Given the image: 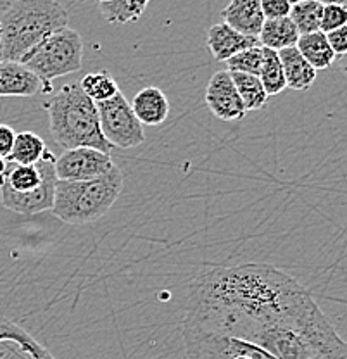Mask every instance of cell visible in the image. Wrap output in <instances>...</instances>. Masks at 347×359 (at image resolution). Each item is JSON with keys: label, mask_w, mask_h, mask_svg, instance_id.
Returning a JSON list of instances; mask_svg holds the SVG:
<instances>
[{"label": "cell", "mask_w": 347, "mask_h": 359, "mask_svg": "<svg viewBox=\"0 0 347 359\" xmlns=\"http://www.w3.org/2000/svg\"><path fill=\"white\" fill-rule=\"evenodd\" d=\"M182 330L242 340L275 359H347L346 342L311 292L270 264L197 273Z\"/></svg>", "instance_id": "obj_1"}, {"label": "cell", "mask_w": 347, "mask_h": 359, "mask_svg": "<svg viewBox=\"0 0 347 359\" xmlns=\"http://www.w3.org/2000/svg\"><path fill=\"white\" fill-rule=\"evenodd\" d=\"M68 11L57 0H9L2 4V61L21 62L47 36L68 28Z\"/></svg>", "instance_id": "obj_2"}, {"label": "cell", "mask_w": 347, "mask_h": 359, "mask_svg": "<svg viewBox=\"0 0 347 359\" xmlns=\"http://www.w3.org/2000/svg\"><path fill=\"white\" fill-rule=\"evenodd\" d=\"M47 112L52 137L64 151L90 147L109 154L113 149L100 132L95 102L85 95L78 81L59 90L47 104Z\"/></svg>", "instance_id": "obj_3"}, {"label": "cell", "mask_w": 347, "mask_h": 359, "mask_svg": "<svg viewBox=\"0 0 347 359\" xmlns=\"http://www.w3.org/2000/svg\"><path fill=\"white\" fill-rule=\"evenodd\" d=\"M125 185V177L118 166L106 175L85 182L57 180L52 212L68 224H87L99 222L111 211Z\"/></svg>", "instance_id": "obj_4"}, {"label": "cell", "mask_w": 347, "mask_h": 359, "mask_svg": "<svg viewBox=\"0 0 347 359\" xmlns=\"http://www.w3.org/2000/svg\"><path fill=\"white\" fill-rule=\"evenodd\" d=\"M55 156L46 151L35 164H16L6 161L0 177V201L6 209L20 215H36L52 209L57 177Z\"/></svg>", "instance_id": "obj_5"}, {"label": "cell", "mask_w": 347, "mask_h": 359, "mask_svg": "<svg viewBox=\"0 0 347 359\" xmlns=\"http://www.w3.org/2000/svg\"><path fill=\"white\" fill-rule=\"evenodd\" d=\"M81 62L83 40L80 33L71 28H62L26 54L21 65L28 67L42 81L43 88L48 90L52 80L80 71Z\"/></svg>", "instance_id": "obj_6"}, {"label": "cell", "mask_w": 347, "mask_h": 359, "mask_svg": "<svg viewBox=\"0 0 347 359\" xmlns=\"http://www.w3.org/2000/svg\"><path fill=\"white\" fill-rule=\"evenodd\" d=\"M95 106L99 112L100 132L111 147L114 145L119 149H133L144 144V126L133 114L132 106L121 93V90L113 99L97 102Z\"/></svg>", "instance_id": "obj_7"}, {"label": "cell", "mask_w": 347, "mask_h": 359, "mask_svg": "<svg viewBox=\"0 0 347 359\" xmlns=\"http://www.w3.org/2000/svg\"><path fill=\"white\" fill-rule=\"evenodd\" d=\"M114 166L109 154L90 147L68 149L55 157V177L62 182H85L106 175Z\"/></svg>", "instance_id": "obj_8"}, {"label": "cell", "mask_w": 347, "mask_h": 359, "mask_svg": "<svg viewBox=\"0 0 347 359\" xmlns=\"http://www.w3.org/2000/svg\"><path fill=\"white\" fill-rule=\"evenodd\" d=\"M206 104L209 111L223 121H240L247 114L226 69L216 71L209 80L206 87Z\"/></svg>", "instance_id": "obj_9"}, {"label": "cell", "mask_w": 347, "mask_h": 359, "mask_svg": "<svg viewBox=\"0 0 347 359\" xmlns=\"http://www.w3.org/2000/svg\"><path fill=\"white\" fill-rule=\"evenodd\" d=\"M43 85L21 62L0 61V97H35Z\"/></svg>", "instance_id": "obj_10"}, {"label": "cell", "mask_w": 347, "mask_h": 359, "mask_svg": "<svg viewBox=\"0 0 347 359\" xmlns=\"http://www.w3.org/2000/svg\"><path fill=\"white\" fill-rule=\"evenodd\" d=\"M257 45H259V40L254 36L242 35V33L226 26L225 22L212 25L207 29V48L211 50L212 57L219 62L229 61L238 52L257 47Z\"/></svg>", "instance_id": "obj_11"}, {"label": "cell", "mask_w": 347, "mask_h": 359, "mask_svg": "<svg viewBox=\"0 0 347 359\" xmlns=\"http://www.w3.org/2000/svg\"><path fill=\"white\" fill-rule=\"evenodd\" d=\"M223 22L242 35L257 39L264 22L261 0H231L222 11Z\"/></svg>", "instance_id": "obj_12"}, {"label": "cell", "mask_w": 347, "mask_h": 359, "mask_svg": "<svg viewBox=\"0 0 347 359\" xmlns=\"http://www.w3.org/2000/svg\"><path fill=\"white\" fill-rule=\"evenodd\" d=\"M130 106L142 126H159L170 116V100L158 87L142 88Z\"/></svg>", "instance_id": "obj_13"}, {"label": "cell", "mask_w": 347, "mask_h": 359, "mask_svg": "<svg viewBox=\"0 0 347 359\" xmlns=\"http://www.w3.org/2000/svg\"><path fill=\"white\" fill-rule=\"evenodd\" d=\"M280 65H282L283 76H285L287 88L292 90H308L316 80V71L306 62L301 52L296 47L278 50Z\"/></svg>", "instance_id": "obj_14"}, {"label": "cell", "mask_w": 347, "mask_h": 359, "mask_svg": "<svg viewBox=\"0 0 347 359\" xmlns=\"http://www.w3.org/2000/svg\"><path fill=\"white\" fill-rule=\"evenodd\" d=\"M297 39H299V32L289 16L278 18V20H264L259 35H257L261 47L275 52L296 47Z\"/></svg>", "instance_id": "obj_15"}, {"label": "cell", "mask_w": 347, "mask_h": 359, "mask_svg": "<svg viewBox=\"0 0 347 359\" xmlns=\"http://www.w3.org/2000/svg\"><path fill=\"white\" fill-rule=\"evenodd\" d=\"M296 48L301 52L309 66L318 73V71L328 69L335 61V54L327 42V36L322 32L299 35Z\"/></svg>", "instance_id": "obj_16"}, {"label": "cell", "mask_w": 347, "mask_h": 359, "mask_svg": "<svg viewBox=\"0 0 347 359\" xmlns=\"http://www.w3.org/2000/svg\"><path fill=\"white\" fill-rule=\"evenodd\" d=\"M46 151L47 144L42 137L33 132H21L16 133L13 151L6 161L16 164H35L42 159Z\"/></svg>", "instance_id": "obj_17"}, {"label": "cell", "mask_w": 347, "mask_h": 359, "mask_svg": "<svg viewBox=\"0 0 347 359\" xmlns=\"http://www.w3.org/2000/svg\"><path fill=\"white\" fill-rule=\"evenodd\" d=\"M230 76L235 88H237L242 104H244L245 111H259L266 106L268 95L264 92L263 85H261L259 78L254 76V74L244 73H230Z\"/></svg>", "instance_id": "obj_18"}, {"label": "cell", "mask_w": 347, "mask_h": 359, "mask_svg": "<svg viewBox=\"0 0 347 359\" xmlns=\"http://www.w3.org/2000/svg\"><path fill=\"white\" fill-rule=\"evenodd\" d=\"M261 55H263V62H261V69L257 78H259L261 85H263L268 97L278 95L280 92H283L287 88L278 54L275 50H270V48L261 47Z\"/></svg>", "instance_id": "obj_19"}, {"label": "cell", "mask_w": 347, "mask_h": 359, "mask_svg": "<svg viewBox=\"0 0 347 359\" xmlns=\"http://www.w3.org/2000/svg\"><path fill=\"white\" fill-rule=\"evenodd\" d=\"M151 0H111L107 4H100V13L106 21L114 25H126L135 22L142 18Z\"/></svg>", "instance_id": "obj_20"}, {"label": "cell", "mask_w": 347, "mask_h": 359, "mask_svg": "<svg viewBox=\"0 0 347 359\" xmlns=\"http://www.w3.org/2000/svg\"><path fill=\"white\" fill-rule=\"evenodd\" d=\"M323 4L318 0H302L290 7L289 18L297 28L299 35L320 32V22H322Z\"/></svg>", "instance_id": "obj_21"}, {"label": "cell", "mask_w": 347, "mask_h": 359, "mask_svg": "<svg viewBox=\"0 0 347 359\" xmlns=\"http://www.w3.org/2000/svg\"><path fill=\"white\" fill-rule=\"evenodd\" d=\"M80 83L85 95L90 97L93 102H104V100L113 99L116 93L119 92L118 83L109 71H97V73H88L81 78Z\"/></svg>", "instance_id": "obj_22"}, {"label": "cell", "mask_w": 347, "mask_h": 359, "mask_svg": "<svg viewBox=\"0 0 347 359\" xmlns=\"http://www.w3.org/2000/svg\"><path fill=\"white\" fill-rule=\"evenodd\" d=\"M0 328H2V332L7 337H11V339H14L16 342H20L32 359H55L39 340L33 339L23 327H20V325H16L14 321H11L9 318L0 316Z\"/></svg>", "instance_id": "obj_23"}, {"label": "cell", "mask_w": 347, "mask_h": 359, "mask_svg": "<svg viewBox=\"0 0 347 359\" xmlns=\"http://www.w3.org/2000/svg\"><path fill=\"white\" fill-rule=\"evenodd\" d=\"M226 62V67L230 73H244V74H254L257 76L261 69V62H263V55H261V45L257 47L247 48V50H242L238 54H235L233 57H230Z\"/></svg>", "instance_id": "obj_24"}, {"label": "cell", "mask_w": 347, "mask_h": 359, "mask_svg": "<svg viewBox=\"0 0 347 359\" xmlns=\"http://www.w3.org/2000/svg\"><path fill=\"white\" fill-rule=\"evenodd\" d=\"M347 25V9L346 6L339 4H325L322 13V22H320V32L328 33L334 29L342 28Z\"/></svg>", "instance_id": "obj_25"}, {"label": "cell", "mask_w": 347, "mask_h": 359, "mask_svg": "<svg viewBox=\"0 0 347 359\" xmlns=\"http://www.w3.org/2000/svg\"><path fill=\"white\" fill-rule=\"evenodd\" d=\"M290 4L287 0H261V11L264 20H278L287 18L290 13Z\"/></svg>", "instance_id": "obj_26"}, {"label": "cell", "mask_w": 347, "mask_h": 359, "mask_svg": "<svg viewBox=\"0 0 347 359\" xmlns=\"http://www.w3.org/2000/svg\"><path fill=\"white\" fill-rule=\"evenodd\" d=\"M325 36H327V42L330 45V48L334 50L335 59L344 57L347 52V26L325 33Z\"/></svg>", "instance_id": "obj_27"}, {"label": "cell", "mask_w": 347, "mask_h": 359, "mask_svg": "<svg viewBox=\"0 0 347 359\" xmlns=\"http://www.w3.org/2000/svg\"><path fill=\"white\" fill-rule=\"evenodd\" d=\"M14 138H16V132L11 126L0 125V159L2 161H6L13 151Z\"/></svg>", "instance_id": "obj_28"}, {"label": "cell", "mask_w": 347, "mask_h": 359, "mask_svg": "<svg viewBox=\"0 0 347 359\" xmlns=\"http://www.w3.org/2000/svg\"><path fill=\"white\" fill-rule=\"evenodd\" d=\"M318 2L323 4V6L325 4H339V6H346L347 0H318Z\"/></svg>", "instance_id": "obj_29"}, {"label": "cell", "mask_w": 347, "mask_h": 359, "mask_svg": "<svg viewBox=\"0 0 347 359\" xmlns=\"http://www.w3.org/2000/svg\"><path fill=\"white\" fill-rule=\"evenodd\" d=\"M4 168H6V161L0 159V177H2V173H4Z\"/></svg>", "instance_id": "obj_30"}, {"label": "cell", "mask_w": 347, "mask_h": 359, "mask_svg": "<svg viewBox=\"0 0 347 359\" xmlns=\"http://www.w3.org/2000/svg\"><path fill=\"white\" fill-rule=\"evenodd\" d=\"M287 2L290 4V6H296V4H299V2H302V0H287Z\"/></svg>", "instance_id": "obj_31"}, {"label": "cell", "mask_w": 347, "mask_h": 359, "mask_svg": "<svg viewBox=\"0 0 347 359\" xmlns=\"http://www.w3.org/2000/svg\"><path fill=\"white\" fill-rule=\"evenodd\" d=\"M0 61H2V33H0Z\"/></svg>", "instance_id": "obj_32"}, {"label": "cell", "mask_w": 347, "mask_h": 359, "mask_svg": "<svg viewBox=\"0 0 347 359\" xmlns=\"http://www.w3.org/2000/svg\"><path fill=\"white\" fill-rule=\"evenodd\" d=\"M107 2H111V0H99V4H107Z\"/></svg>", "instance_id": "obj_33"}, {"label": "cell", "mask_w": 347, "mask_h": 359, "mask_svg": "<svg viewBox=\"0 0 347 359\" xmlns=\"http://www.w3.org/2000/svg\"><path fill=\"white\" fill-rule=\"evenodd\" d=\"M231 359H247V358H240V356H238V358H231Z\"/></svg>", "instance_id": "obj_34"}]
</instances>
